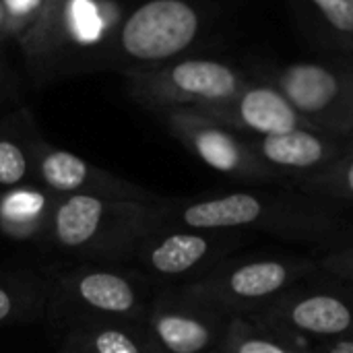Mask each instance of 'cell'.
I'll return each instance as SVG.
<instances>
[{
	"instance_id": "cell-2",
	"label": "cell",
	"mask_w": 353,
	"mask_h": 353,
	"mask_svg": "<svg viewBox=\"0 0 353 353\" xmlns=\"http://www.w3.org/2000/svg\"><path fill=\"white\" fill-rule=\"evenodd\" d=\"M124 8L116 0H66L37 10L17 39L37 81L110 68Z\"/></svg>"
},
{
	"instance_id": "cell-13",
	"label": "cell",
	"mask_w": 353,
	"mask_h": 353,
	"mask_svg": "<svg viewBox=\"0 0 353 353\" xmlns=\"http://www.w3.org/2000/svg\"><path fill=\"white\" fill-rule=\"evenodd\" d=\"M35 182L58 196H97L112 201L157 203L161 196L141 184L128 182L81 155L60 149L43 139L35 161Z\"/></svg>"
},
{
	"instance_id": "cell-10",
	"label": "cell",
	"mask_w": 353,
	"mask_h": 353,
	"mask_svg": "<svg viewBox=\"0 0 353 353\" xmlns=\"http://www.w3.org/2000/svg\"><path fill=\"white\" fill-rule=\"evenodd\" d=\"M292 341L321 343L353 337V288L298 283L265 310L248 316Z\"/></svg>"
},
{
	"instance_id": "cell-12",
	"label": "cell",
	"mask_w": 353,
	"mask_h": 353,
	"mask_svg": "<svg viewBox=\"0 0 353 353\" xmlns=\"http://www.w3.org/2000/svg\"><path fill=\"white\" fill-rule=\"evenodd\" d=\"M232 316L178 290H157L141 327L157 353H219Z\"/></svg>"
},
{
	"instance_id": "cell-14",
	"label": "cell",
	"mask_w": 353,
	"mask_h": 353,
	"mask_svg": "<svg viewBox=\"0 0 353 353\" xmlns=\"http://www.w3.org/2000/svg\"><path fill=\"white\" fill-rule=\"evenodd\" d=\"M248 141L256 157L281 180L283 186H292L298 180L325 172L353 145V139L312 126L269 137H248Z\"/></svg>"
},
{
	"instance_id": "cell-6",
	"label": "cell",
	"mask_w": 353,
	"mask_h": 353,
	"mask_svg": "<svg viewBox=\"0 0 353 353\" xmlns=\"http://www.w3.org/2000/svg\"><path fill=\"white\" fill-rule=\"evenodd\" d=\"M314 273L319 263L304 256H228L205 277L174 290L228 316H252Z\"/></svg>"
},
{
	"instance_id": "cell-24",
	"label": "cell",
	"mask_w": 353,
	"mask_h": 353,
	"mask_svg": "<svg viewBox=\"0 0 353 353\" xmlns=\"http://www.w3.org/2000/svg\"><path fill=\"white\" fill-rule=\"evenodd\" d=\"M319 271L329 273L331 277L353 288V244L331 250L319 261Z\"/></svg>"
},
{
	"instance_id": "cell-19",
	"label": "cell",
	"mask_w": 353,
	"mask_h": 353,
	"mask_svg": "<svg viewBox=\"0 0 353 353\" xmlns=\"http://www.w3.org/2000/svg\"><path fill=\"white\" fill-rule=\"evenodd\" d=\"M58 353H157L141 323H91L68 329Z\"/></svg>"
},
{
	"instance_id": "cell-17",
	"label": "cell",
	"mask_w": 353,
	"mask_h": 353,
	"mask_svg": "<svg viewBox=\"0 0 353 353\" xmlns=\"http://www.w3.org/2000/svg\"><path fill=\"white\" fill-rule=\"evenodd\" d=\"M43 143L27 108L0 116V190L35 182V161Z\"/></svg>"
},
{
	"instance_id": "cell-4",
	"label": "cell",
	"mask_w": 353,
	"mask_h": 353,
	"mask_svg": "<svg viewBox=\"0 0 353 353\" xmlns=\"http://www.w3.org/2000/svg\"><path fill=\"white\" fill-rule=\"evenodd\" d=\"M48 277L46 319L64 333L91 323H141L157 288L134 267L79 263Z\"/></svg>"
},
{
	"instance_id": "cell-28",
	"label": "cell",
	"mask_w": 353,
	"mask_h": 353,
	"mask_svg": "<svg viewBox=\"0 0 353 353\" xmlns=\"http://www.w3.org/2000/svg\"><path fill=\"white\" fill-rule=\"evenodd\" d=\"M0 41H2V37H0Z\"/></svg>"
},
{
	"instance_id": "cell-9",
	"label": "cell",
	"mask_w": 353,
	"mask_h": 353,
	"mask_svg": "<svg viewBox=\"0 0 353 353\" xmlns=\"http://www.w3.org/2000/svg\"><path fill=\"white\" fill-rule=\"evenodd\" d=\"M244 238L242 234L225 232L155 228L141 240L130 263L157 290L182 288L205 277L232 256Z\"/></svg>"
},
{
	"instance_id": "cell-16",
	"label": "cell",
	"mask_w": 353,
	"mask_h": 353,
	"mask_svg": "<svg viewBox=\"0 0 353 353\" xmlns=\"http://www.w3.org/2000/svg\"><path fill=\"white\" fill-rule=\"evenodd\" d=\"M58 199L37 182L0 190V234L12 242L46 244Z\"/></svg>"
},
{
	"instance_id": "cell-23",
	"label": "cell",
	"mask_w": 353,
	"mask_h": 353,
	"mask_svg": "<svg viewBox=\"0 0 353 353\" xmlns=\"http://www.w3.org/2000/svg\"><path fill=\"white\" fill-rule=\"evenodd\" d=\"M4 8V37L19 39L35 21L41 0H0Z\"/></svg>"
},
{
	"instance_id": "cell-26",
	"label": "cell",
	"mask_w": 353,
	"mask_h": 353,
	"mask_svg": "<svg viewBox=\"0 0 353 353\" xmlns=\"http://www.w3.org/2000/svg\"><path fill=\"white\" fill-rule=\"evenodd\" d=\"M4 101H6V89H4V79H2V74H0V108H2Z\"/></svg>"
},
{
	"instance_id": "cell-7",
	"label": "cell",
	"mask_w": 353,
	"mask_h": 353,
	"mask_svg": "<svg viewBox=\"0 0 353 353\" xmlns=\"http://www.w3.org/2000/svg\"><path fill=\"white\" fill-rule=\"evenodd\" d=\"M128 95L155 114L205 110L232 99L250 74L234 62L209 56H182L155 68L124 74Z\"/></svg>"
},
{
	"instance_id": "cell-11",
	"label": "cell",
	"mask_w": 353,
	"mask_h": 353,
	"mask_svg": "<svg viewBox=\"0 0 353 353\" xmlns=\"http://www.w3.org/2000/svg\"><path fill=\"white\" fill-rule=\"evenodd\" d=\"M159 116L168 132L209 170L248 186L281 184L238 130L196 110H165Z\"/></svg>"
},
{
	"instance_id": "cell-18",
	"label": "cell",
	"mask_w": 353,
	"mask_h": 353,
	"mask_svg": "<svg viewBox=\"0 0 353 353\" xmlns=\"http://www.w3.org/2000/svg\"><path fill=\"white\" fill-rule=\"evenodd\" d=\"M292 6L312 41L353 58V0H292Z\"/></svg>"
},
{
	"instance_id": "cell-15",
	"label": "cell",
	"mask_w": 353,
	"mask_h": 353,
	"mask_svg": "<svg viewBox=\"0 0 353 353\" xmlns=\"http://www.w3.org/2000/svg\"><path fill=\"white\" fill-rule=\"evenodd\" d=\"M196 112L219 120L244 137H269L310 126L283 91L265 77H250L232 99Z\"/></svg>"
},
{
	"instance_id": "cell-21",
	"label": "cell",
	"mask_w": 353,
	"mask_h": 353,
	"mask_svg": "<svg viewBox=\"0 0 353 353\" xmlns=\"http://www.w3.org/2000/svg\"><path fill=\"white\" fill-rule=\"evenodd\" d=\"M219 353H306L302 345L248 316H232Z\"/></svg>"
},
{
	"instance_id": "cell-22",
	"label": "cell",
	"mask_w": 353,
	"mask_h": 353,
	"mask_svg": "<svg viewBox=\"0 0 353 353\" xmlns=\"http://www.w3.org/2000/svg\"><path fill=\"white\" fill-rule=\"evenodd\" d=\"M292 188H298L312 196L325 199L329 203L353 207V145L352 149L339 161H335L331 168H327L325 172L314 174L310 178L294 182Z\"/></svg>"
},
{
	"instance_id": "cell-1",
	"label": "cell",
	"mask_w": 353,
	"mask_h": 353,
	"mask_svg": "<svg viewBox=\"0 0 353 353\" xmlns=\"http://www.w3.org/2000/svg\"><path fill=\"white\" fill-rule=\"evenodd\" d=\"M155 228L269 234L290 242L323 244L341 234V219L325 199L283 184H265L190 199H161Z\"/></svg>"
},
{
	"instance_id": "cell-25",
	"label": "cell",
	"mask_w": 353,
	"mask_h": 353,
	"mask_svg": "<svg viewBox=\"0 0 353 353\" xmlns=\"http://www.w3.org/2000/svg\"><path fill=\"white\" fill-rule=\"evenodd\" d=\"M306 353H353V337L302 345Z\"/></svg>"
},
{
	"instance_id": "cell-3",
	"label": "cell",
	"mask_w": 353,
	"mask_h": 353,
	"mask_svg": "<svg viewBox=\"0 0 353 353\" xmlns=\"http://www.w3.org/2000/svg\"><path fill=\"white\" fill-rule=\"evenodd\" d=\"M159 203L60 196L46 244L77 263L122 265L155 230Z\"/></svg>"
},
{
	"instance_id": "cell-27",
	"label": "cell",
	"mask_w": 353,
	"mask_h": 353,
	"mask_svg": "<svg viewBox=\"0 0 353 353\" xmlns=\"http://www.w3.org/2000/svg\"><path fill=\"white\" fill-rule=\"evenodd\" d=\"M0 37L4 39V8H2V2H0Z\"/></svg>"
},
{
	"instance_id": "cell-29",
	"label": "cell",
	"mask_w": 353,
	"mask_h": 353,
	"mask_svg": "<svg viewBox=\"0 0 353 353\" xmlns=\"http://www.w3.org/2000/svg\"><path fill=\"white\" fill-rule=\"evenodd\" d=\"M352 139H353V134H352Z\"/></svg>"
},
{
	"instance_id": "cell-20",
	"label": "cell",
	"mask_w": 353,
	"mask_h": 353,
	"mask_svg": "<svg viewBox=\"0 0 353 353\" xmlns=\"http://www.w3.org/2000/svg\"><path fill=\"white\" fill-rule=\"evenodd\" d=\"M48 277L27 271L0 275V327L46 319Z\"/></svg>"
},
{
	"instance_id": "cell-8",
	"label": "cell",
	"mask_w": 353,
	"mask_h": 353,
	"mask_svg": "<svg viewBox=\"0 0 353 353\" xmlns=\"http://www.w3.org/2000/svg\"><path fill=\"white\" fill-rule=\"evenodd\" d=\"M263 77L283 91L310 126L352 139L353 58L335 54L321 60L288 62L267 68Z\"/></svg>"
},
{
	"instance_id": "cell-5",
	"label": "cell",
	"mask_w": 353,
	"mask_h": 353,
	"mask_svg": "<svg viewBox=\"0 0 353 353\" xmlns=\"http://www.w3.org/2000/svg\"><path fill=\"white\" fill-rule=\"evenodd\" d=\"M209 25L211 12L203 0H141L124 8L110 68L128 74L188 56Z\"/></svg>"
}]
</instances>
